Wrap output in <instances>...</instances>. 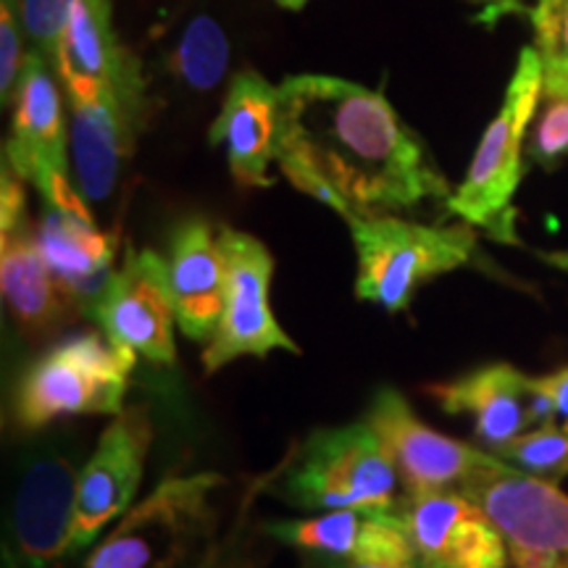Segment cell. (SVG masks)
I'll use <instances>...</instances> for the list:
<instances>
[{
    "instance_id": "obj_1",
    "label": "cell",
    "mask_w": 568,
    "mask_h": 568,
    "mask_svg": "<svg viewBox=\"0 0 568 568\" xmlns=\"http://www.w3.org/2000/svg\"><path fill=\"white\" fill-rule=\"evenodd\" d=\"M276 166L345 222L453 195L385 92L329 74H295L280 84Z\"/></svg>"
},
{
    "instance_id": "obj_2",
    "label": "cell",
    "mask_w": 568,
    "mask_h": 568,
    "mask_svg": "<svg viewBox=\"0 0 568 568\" xmlns=\"http://www.w3.org/2000/svg\"><path fill=\"white\" fill-rule=\"evenodd\" d=\"M276 495L303 510L400 514L406 489L397 468L366 422L326 426L305 437L284 464Z\"/></svg>"
},
{
    "instance_id": "obj_3",
    "label": "cell",
    "mask_w": 568,
    "mask_h": 568,
    "mask_svg": "<svg viewBox=\"0 0 568 568\" xmlns=\"http://www.w3.org/2000/svg\"><path fill=\"white\" fill-rule=\"evenodd\" d=\"M216 471L169 477L119 518L82 568H193L216 531Z\"/></svg>"
},
{
    "instance_id": "obj_4",
    "label": "cell",
    "mask_w": 568,
    "mask_h": 568,
    "mask_svg": "<svg viewBox=\"0 0 568 568\" xmlns=\"http://www.w3.org/2000/svg\"><path fill=\"white\" fill-rule=\"evenodd\" d=\"M542 61L535 48H524L500 111L481 134L464 182L445 201L447 213L500 243H516L514 195L524 180L521 155L542 98Z\"/></svg>"
},
{
    "instance_id": "obj_5",
    "label": "cell",
    "mask_w": 568,
    "mask_h": 568,
    "mask_svg": "<svg viewBox=\"0 0 568 568\" xmlns=\"http://www.w3.org/2000/svg\"><path fill=\"white\" fill-rule=\"evenodd\" d=\"M138 353L101 335H74L55 343L21 376L13 418L24 432H40L69 416H119Z\"/></svg>"
},
{
    "instance_id": "obj_6",
    "label": "cell",
    "mask_w": 568,
    "mask_h": 568,
    "mask_svg": "<svg viewBox=\"0 0 568 568\" xmlns=\"http://www.w3.org/2000/svg\"><path fill=\"white\" fill-rule=\"evenodd\" d=\"M351 234L358 253L355 297L400 314L416 290L435 276L471 261L477 247L474 226H429L395 216H353Z\"/></svg>"
},
{
    "instance_id": "obj_7",
    "label": "cell",
    "mask_w": 568,
    "mask_h": 568,
    "mask_svg": "<svg viewBox=\"0 0 568 568\" xmlns=\"http://www.w3.org/2000/svg\"><path fill=\"white\" fill-rule=\"evenodd\" d=\"M84 460L67 437L19 458L6 518V568H63L74 558L77 479Z\"/></svg>"
},
{
    "instance_id": "obj_8",
    "label": "cell",
    "mask_w": 568,
    "mask_h": 568,
    "mask_svg": "<svg viewBox=\"0 0 568 568\" xmlns=\"http://www.w3.org/2000/svg\"><path fill=\"white\" fill-rule=\"evenodd\" d=\"M69 105L74 184L88 205L103 203L116 187L148 116V82L138 55L124 48L101 92Z\"/></svg>"
},
{
    "instance_id": "obj_9",
    "label": "cell",
    "mask_w": 568,
    "mask_h": 568,
    "mask_svg": "<svg viewBox=\"0 0 568 568\" xmlns=\"http://www.w3.org/2000/svg\"><path fill=\"white\" fill-rule=\"evenodd\" d=\"M489 516L516 568H568V495L497 458L458 487Z\"/></svg>"
},
{
    "instance_id": "obj_10",
    "label": "cell",
    "mask_w": 568,
    "mask_h": 568,
    "mask_svg": "<svg viewBox=\"0 0 568 568\" xmlns=\"http://www.w3.org/2000/svg\"><path fill=\"white\" fill-rule=\"evenodd\" d=\"M226 261L224 311L216 335L203 351L205 372H222L240 358H266L272 351L301 355V345L282 329L272 311L274 258L258 237L232 226L219 230Z\"/></svg>"
},
{
    "instance_id": "obj_11",
    "label": "cell",
    "mask_w": 568,
    "mask_h": 568,
    "mask_svg": "<svg viewBox=\"0 0 568 568\" xmlns=\"http://www.w3.org/2000/svg\"><path fill=\"white\" fill-rule=\"evenodd\" d=\"M45 55L32 51L21 67L13 92V130L6 142V163L42 195L45 205L92 216L71 182L63 105Z\"/></svg>"
},
{
    "instance_id": "obj_12",
    "label": "cell",
    "mask_w": 568,
    "mask_h": 568,
    "mask_svg": "<svg viewBox=\"0 0 568 568\" xmlns=\"http://www.w3.org/2000/svg\"><path fill=\"white\" fill-rule=\"evenodd\" d=\"M153 435L148 406H126L119 416H111L77 479L74 556L88 550L111 521L134 506Z\"/></svg>"
},
{
    "instance_id": "obj_13",
    "label": "cell",
    "mask_w": 568,
    "mask_h": 568,
    "mask_svg": "<svg viewBox=\"0 0 568 568\" xmlns=\"http://www.w3.org/2000/svg\"><path fill=\"white\" fill-rule=\"evenodd\" d=\"M364 422L393 458L406 497L458 489L479 468L493 466L497 456L432 429L416 416L406 395L395 387L376 389Z\"/></svg>"
},
{
    "instance_id": "obj_14",
    "label": "cell",
    "mask_w": 568,
    "mask_h": 568,
    "mask_svg": "<svg viewBox=\"0 0 568 568\" xmlns=\"http://www.w3.org/2000/svg\"><path fill=\"white\" fill-rule=\"evenodd\" d=\"M88 316L95 318L111 345L130 347L151 364H174L176 314L169 295L166 258L151 247L134 251L126 245L122 266Z\"/></svg>"
},
{
    "instance_id": "obj_15",
    "label": "cell",
    "mask_w": 568,
    "mask_h": 568,
    "mask_svg": "<svg viewBox=\"0 0 568 568\" xmlns=\"http://www.w3.org/2000/svg\"><path fill=\"white\" fill-rule=\"evenodd\" d=\"M418 568H506V539L460 489L408 497L400 510Z\"/></svg>"
},
{
    "instance_id": "obj_16",
    "label": "cell",
    "mask_w": 568,
    "mask_h": 568,
    "mask_svg": "<svg viewBox=\"0 0 568 568\" xmlns=\"http://www.w3.org/2000/svg\"><path fill=\"white\" fill-rule=\"evenodd\" d=\"M276 542L301 552H326L376 566H416L414 548L400 514L372 510H324L314 518H284L264 524Z\"/></svg>"
},
{
    "instance_id": "obj_17",
    "label": "cell",
    "mask_w": 568,
    "mask_h": 568,
    "mask_svg": "<svg viewBox=\"0 0 568 568\" xmlns=\"http://www.w3.org/2000/svg\"><path fill=\"white\" fill-rule=\"evenodd\" d=\"M166 282L182 335L209 345L222 322L226 261L219 230L205 219H184L174 230L166 255Z\"/></svg>"
},
{
    "instance_id": "obj_18",
    "label": "cell",
    "mask_w": 568,
    "mask_h": 568,
    "mask_svg": "<svg viewBox=\"0 0 568 568\" xmlns=\"http://www.w3.org/2000/svg\"><path fill=\"white\" fill-rule=\"evenodd\" d=\"M276 130H280V88L255 71L234 74L209 140L224 148L230 172L243 187L274 184L268 169L276 163Z\"/></svg>"
},
{
    "instance_id": "obj_19",
    "label": "cell",
    "mask_w": 568,
    "mask_h": 568,
    "mask_svg": "<svg viewBox=\"0 0 568 568\" xmlns=\"http://www.w3.org/2000/svg\"><path fill=\"white\" fill-rule=\"evenodd\" d=\"M437 406L450 416H474V432L487 453L500 450L529 426H537L531 376L510 364L474 368L458 379L426 387Z\"/></svg>"
},
{
    "instance_id": "obj_20",
    "label": "cell",
    "mask_w": 568,
    "mask_h": 568,
    "mask_svg": "<svg viewBox=\"0 0 568 568\" xmlns=\"http://www.w3.org/2000/svg\"><path fill=\"white\" fill-rule=\"evenodd\" d=\"M34 243L69 301L90 314L116 272L119 234L98 230L95 219L82 213L45 205L34 226Z\"/></svg>"
},
{
    "instance_id": "obj_21",
    "label": "cell",
    "mask_w": 568,
    "mask_h": 568,
    "mask_svg": "<svg viewBox=\"0 0 568 568\" xmlns=\"http://www.w3.org/2000/svg\"><path fill=\"white\" fill-rule=\"evenodd\" d=\"M0 290L13 322L30 339L55 335L80 311L48 268L27 216L0 226Z\"/></svg>"
},
{
    "instance_id": "obj_22",
    "label": "cell",
    "mask_w": 568,
    "mask_h": 568,
    "mask_svg": "<svg viewBox=\"0 0 568 568\" xmlns=\"http://www.w3.org/2000/svg\"><path fill=\"white\" fill-rule=\"evenodd\" d=\"M122 53L124 45L113 30V0H77L55 53L69 103L95 98Z\"/></svg>"
},
{
    "instance_id": "obj_23",
    "label": "cell",
    "mask_w": 568,
    "mask_h": 568,
    "mask_svg": "<svg viewBox=\"0 0 568 568\" xmlns=\"http://www.w3.org/2000/svg\"><path fill=\"white\" fill-rule=\"evenodd\" d=\"M230 63V40L211 17H195L184 27L172 53V67L182 82L195 90H211L222 82Z\"/></svg>"
},
{
    "instance_id": "obj_24",
    "label": "cell",
    "mask_w": 568,
    "mask_h": 568,
    "mask_svg": "<svg viewBox=\"0 0 568 568\" xmlns=\"http://www.w3.org/2000/svg\"><path fill=\"white\" fill-rule=\"evenodd\" d=\"M493 456L506 460L518 471L531 474L545 481H564L568 477V424L545 422L524 432Z\"/></svg>"
},
{
    "instance_id": "obj_25",
    "label": "cell",
    "mask_w": 568,
    "mask_h": 568,
    "mask_svg": "<svg viewBox=\"0 0 568 568\" xmlns=\"http://www.w3.org/2000/svg\"><path fill=\"white\" fill-rule=\"evenodd\" d=\"M527 155L545 169L568 161V74H545L542 98L527 138Z\"/></svg>"
},
{
    "instance_id": "obj_26",
    "label": "cell",
    "mask_w": 568,
    "mask_h": 568,
    "mask_svg": "<svg viewBox=\"0 0 568 568\" xmlns=\"http://www.w3.org/2000/svg\"><path fill=\"white\" fill-rule=\"evenodd\" d=\"M529 19L545 74H568V0H537Z\"/></svg>"
},
{
    "instance_id": "obj_27",
    "label": "cell",
    "mask_w": 568,
    "mask_h": 568,
    "mask_svg": "<svg viewBox=\"0 0 568 568\" xmlns=\"http://www.w3.org/2000/svg\"><path fill=\"white\" fill-rule=\"evenodd\" d=\"M77 0H21L24 30L30 34L34 51L55 63L61 34L67 30Z\"/></svg>"
},
{
    "instance_id": "obj_28",
    "label": "cell",
    "mask_w": 568,
    "mask_h": 568,
    "mask_svg": "<svg viewBox=\"0 0 568 568\" xmlns=\"http://www.w3.org/2000/svg\"><path fill=\"white\" fill-rule=\"evenodd\" d=\"M21 21H24L21 0H0V95H3V105L13 101L21 67H24Z\"/></svg>"
},
{
    "instance_id": "obj_29",
    "label": "cell",
    "mask_w": 568,
    "mask_h": 568,
    "mask_svg": "<svg viewBox=\"0 0 568 568\" xmlns=\"http://www.w3.org/2000/svg\"><path fill=\"white\" fill-rule=\"evenodd\" d=\"M537 426L545 422L568 424V366L545 376H531Z\"/></svg>"
},
{
    "instance_id": "obj_30",
    "label": "cell",
    "mask_w": 568,
    "mask_h": 568,
    "mask_svg": "<svg viewBox=\"0 0 568 568\" xmlns=\"http://www.w3.org/2000/svg\"><path fill=\"white\" fill-rule=\"evenodd\" d=\"M193 568H258V564L243 542V529H234L224 542H211Z\"/></svg>"
},
{
    "instance_id": "obj_31",
    "label": "cell",
    "mask_w": 568,
    "mask_h": 568,
    "mask_svg": "<svg viewBox=\"0 0 568 568\" xmlns=\"http://www.w3.org/2000/svg\"><path fill=\"white\" fill-rule=\"evenodd\" d=\"M471 6H477V21H485V24H497L500 19L516 17V13H527V6L521 0H468Z\"/></svg>"
},
{
    "instance_id": "obj_32",
    "label": "cell",
    "mask_w": 568,
    "mask_h": 568,
    "mask_svg": "<svg viewBox=\"0 0 568 568\" xmlns=\"http://www.w3.org/2000/svg\"><path fill=\"white\" fill-rule=\"evenodd\" d=\"M301 568H418V566H376V564H355V560L326 556V552H305Z\"/></svg>"
},
{
    "instance_id": "obj_33",
    "label": "cell",
    "mask_w": 568,
    "mask_h": 568,
    "mask_svg": "<svg viewBox=\"0 0 568 568\" xmlns=\"http://www.w3.org/2000/svg\"><path fill=\"white\" fill-rule=\"evenodd\" d=\"M276 3L284 6V9H290V11H301L308 0H276Z\"/></svg>"
}]
</instances>
